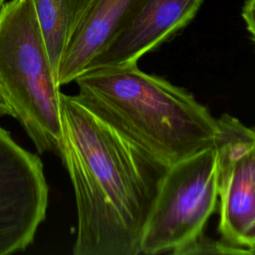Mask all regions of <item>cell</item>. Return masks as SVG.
I'll use <instances>...</instances> for the list:
<instances>
[{"instance_id":"cell-5","label":"cell","mask_w":255,"mask_h":255,"mask_svg":"<svg viewBox=\"0 0 255 255\" xmlns=\"http://www.w3.org/2000/svg\"><path fill=\"white\" fill-rule=\"evenodd\" d=\"M217 127L218 230L227 244L255 254V127L229 115Z\"/></svg>"},{"instance_id":"cell-9","label":"cell","mask_w":255,"mask_h":255,"mask_svg":"<svg viewBox=\"0 0 255 255\" xmlns=\"http://www.w3.org/2000/svg\"><path fill=\"white\" fill-rule=\"evenodd\" d=\"M31 1L57 80L62 57L78 25L94 0Z\"/></svg>"},{"instance_id":"cell-7","label":"cell","mask_w":255,"mask_h":255,"mask_svg":"<svg viewBox=\"0 0 255 255\" xmlns=\"http://www.w3.org/2000/svg\"><path fill=\"white\" fill-rule=\"evenodd\" d=\"M202 1L136 0L121 31L90 68L137 63L141 56L187 25Z\"/></svg>"},{"instance_id":"cell-11","label":"cell","mask_w":255,"mask_h":255,"mask_svg":"<svg viewBox=\"0 0 255 255\" xmlns=\"http://www.w3.org/2000/svg\"><path fill=\"white\" fill-rule=\"evenodd\" d=\"M5 116L15 118L14 111L5 95L4 90L0 85V117H5Z\"/></svg>"},{"instance_id":"cell-6","label":"cell","mask_w":255,"mask_h":255,"mask_svg":"<svg viewBox=\"0 0 255 255\" xmlns=\"http://www.w3.org/2000/svg\"><path fill=\"white\" fill-rule=\"evenodd\" d=\"M48 197L40 157L0 127V255L22 252L33 243Z\"/></svg>"},{"instance_id":"cell-2","label":"cell","mask_w":255,"mask_h":255,"mask_svg":"<svg viewBox=\"0 0 255 255\" xmlns=\"http://www.w3.org/2000/svg\"><path fill=\"white\" fill-rule=\"evenodd\" d=\"M74 82L84 104L166 168L214 147L217 119L188 92L136 63L93 67Z\"/></svg>"},{"instance_id":"cell-10","label":"cell","mask_w":255,"mask_h":255,"mask_svg":"<svg viewBox=\"0 0 255 255\" xmlns=\"http://www.w3.org/2000/svg\"><path fill=\"white\" fill-rule=\"evenodd\" d=\"M174 254L185 255V254H251L248 250L214 241L203 233L197 238L177 250Z\"/></svg>"},{"instance_id":"cell-8","label":"cell","mask_w":255,"mask_h":255,"mask_svg":"<svg viewBox=\"0 0 255 255\" xmlns=\"http://www.w3.org/2000/svg\"><path fill=\"white\" fill-rule=\"evenodd\" d=\"M136 0H94L62 57L57 73L59 86L67 85L84 71L112 43L121 31Z\"/></svg>"},{"instance_id":"cell-1","label":"cell","mask_w":255,"mask_h":255,"mask_svg":"<svg viewBox=\"0 0 255 255\" xmlns=\"http://www.w3.org/2000/svg\"><path fill=\"white\" fill-rule=\"evenodd\" d=\"M58 154L77 206L74 255H138L145 222L166 167L158 164L80 98L60 93Z\"/></svg>"},{"instance_id":"cell-12","label":"cell","mask_w":255,"mask_h":255,"mask_svg":"<svg viewBox=\"0 0 255 255\" xmlns=\"http://www.w3.org/2000/svg\"><path fill=\"white\" fill-rule=\"evenodd\" d=\"M5 1H6V0H0V10H1V8L3 7V5L5 4Z\"/></svg>"},{"instance_id":"cell-4","label":"cell","mask_w":255,"mask_h":255,"mask_svg":"<svg viewBox=\"0 0 255 255\" xmlns=\"http://www.w3.org/2000/svg\"><path fill=\"white\" fill-rule=\"evenodd\" d=\"M218 200L214 147L168 166L158 184L140 241V254L177 250L203 233Z\"/></svg>"},{"instance_id":"cell-13","label":"cell","mask_w":255,"mask_h":255,"mask_svg":"<svg viewBox=\"0 0 255 255\" xmlns=\"http://www.w3.org/2000/svg\"><path fill=\"white\" fill-rule=\"evenodd\" d=\"M252 39H253V41H254V43H255V36H252Z\"/></svg>"},{"instance_id":"cell-3","label":"cell","mask_w":255,"mask_h":255,"mask_svg":"<svg viewBox=\"0 0 255 255\" xmlns=\"http://www.w3.org/2000/svg\"><path fill=\"white\" fill-rule=\"evenodd\" d=\"M0 85L39 153L59 152L60 86L31 0L0 10Z\"/></svg>"}]
</instances>
